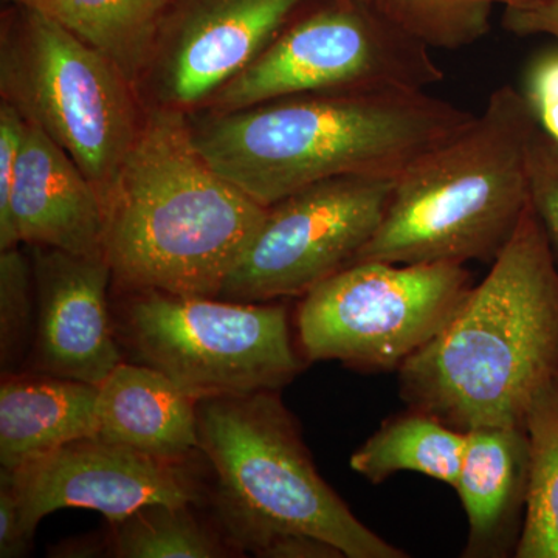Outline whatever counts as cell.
I'll use <instances>...</instances> for the list:
<instances>
[{"label":"cell","mask_w":558,"mask_h":558,"mask_svg":"<svg viewBox=\"0 0 558 558\" xmlns=\"http://www.w3.org/2000/svg\"><path fill=\"white\" fill-rule=\"evenodd\" d=\"M32 538L25 534L16 494L9 480L0 476V557H22Z\"/></svg>","instance_id":"cell-28"},{"label":"cell","mask_w":558,"mask_h":558,"mask_svg":"<svg viewBox=\"0 0 558 558\" xmlns=\"http://www.w3.org/2000/svg\"><path fill=\"white\" fill-rule=\"evenodd\" d=\"M193 505L143 506L112 524L110 550L119 558H220L223 539L191 510Z\"/></svg>","instance_id":"cell-21"},{"label":"cell","mask_w":558,"mask_h":558,"mask_svg":"<svg viewBox=\"0 0 558 558\" xmlns=\"http://www.w3.org/2000/svg\"><path fill=\"white\" fill-rule=\"evenodd\" d=\"M258 557L264 558H341V550L311 535L289 534L271 539Z\"/></svg>","instance_id":"cell-29"},{"label":"cell","mask_w":558,"mask_h":558,"mask_svg":"<svg viewBox=\"0 0 558 558\" xmlns=\"http://www.w3.org/2000/svg\"><path fill=\"white\" fill-rule=\"evenodd\" d=\"M366 2H369V0H366ZM371 3V2H369Z\"/></svg>","instance_id":"cell-31"},{"label":"cell","mask_w":558,"mask_h":558,"mask_svg":"<svg viewBox=\"0 0 558 558\" xmlns=\"http://www.w3.org/2000/svg\"><path fill=\"white\" fill-rule=\"evenodd\" d=\"M468 432L447 425L440 418L410 409L389 418L351 457V469L380 484L399 472H414L454 487Z\"/></svg>","instance_id":"cell-19"},{"label":"cell","mask_w":558,"mask_h":558,"mask_svg":"<svg viewBox=\"0 0 558 558\" xmlns=\"http://www.w3.org/2000/svg\"><path fill=\"white\" fill-rule=\"evenodd\" d=\"M3 31V101L57 142L102 201L142 128L132 81L109 58L38 11Z\"/></svg>","instance_id":"cell-6"},{"label":"cell","mask_w":558,"mask_h":558,"mask_svg":"<svg viewBox=\"0 0 558 558\" xmlns=\"http://www.w3.org/2000/svg\"><path fill=\"white\" fill-rule=\"evenodd\" d=\"M311 0H171L150 61L160 108L211 100Z\"/></svg>","instance_id":"cell-11"},{"label":"cell","mask_w":558,"mask_h":558,"mask_svg":"<svg viewBox=\"0 0 558 558\" xmlns=\"http://www.w3.org/2000/svg\"><path fill=\"white\" fill-rule=\"evenodd\" d=\"M27 120L3 101L0 105V250L14 248L11 238V196L14 180L20 167L22 145H24Z\"/></svg>","instance_id":"cell-25"},{"label":"cell","mask_w":558,"mask_h":558,"mask_svg":"<svg viewBox=\"0 0 558 558\" xmlns=\"http://www.w3.org/2000/svg\"><path fill=\"white\" fill-rule=\"evenodd\" d=\"M385 16L429 49L458 50L490 32L495 5L524 0H369Z\"/></svg>","instance_id":"cell-22"},{"label":"cell","mask_w":558,"mask_h":558,"mask_svg":"<svg viewBox=\"0 0 558 558\" xmlns=\"http://www.w3.org/2000/svg\"><path fill=\"white\" fill-rule=\"evenodd\" d=\"M432 49L366 0H330L290 22L213 95L215 112L344 89L427 90L444 80Z\"/></svg>","instance_id":"cell-8"},{"label":"cell","mask_w":558,"mask_h":558,"mask_svg":"<svg viewBox=\"0 0 558 558\" xmlns=\"http://www.w3.org/2000/svg\"><path fill=\"white\" fill-rule=\"evenodd\" d=\"M539 128L558 142V46L534 58L523 92Z\"/></svg>","instance_id":"cell-26"},{"label":"cell","mask_w":558,"mask_h":558,"mask_svg":"<svg viewBox=\"0 0 558 558\" xmlns=\"http://www.w3.org/2000/svg\"><path fill=\"white\" fill-rule=\"evenodd\" d=\"M537 126L523 92L498 87L464 131L396 179L379 229L354 263H494L529 207Z\"/></svg>","instance_id":"cell-4"},{"label":"cell","mask_w":558,"mask_h":558,"mask_svg":"<svg viewBox=\"0 0 558 558\" xmlns=\"http://www.w3.org/2000/svg\"><path fill=\"white\" fill-rule=\"evenodd\" d=\"M98 435V387L49 376L5 377L0 387V465L16 470Z\"/></svg>","instance_id":"cell-17"},{"label":"cell","mask_w":558,"mask_h":558,"mask_svg":"<svg viewBox=\"0 0 558 558\" xmlns=\"http://www.w3.org/2000/svg\"><path fill=\"white\" fill-rule=\"evenodd\" d=\"M130 292L121 339L193 399L279 391L303 369L282 304Z\"/></svg>","instance_id":"cell-7"},{"label":"cell","mask_w":558,"mask_h":558,"mask_svg":"<svg viewBox=\"0 0 558 558\" xmlns=\"http://www.w3.org/2000/svg\"><path fill=\"white\" fill-rule=\"evenodd\" d=\"M171 0H25L109 58L132 81L148 72Z\"/></svg>","instance_id":"cell-18"},{"label":"cell","mask_w":558,"mask_h":558,"mask_svg":"<svg viewBox=\"0 0 558 558\" xmlns=\"http://www.w3.org/2000/svg\"><path fill=\"white\" fill-rule=\"evenodd\" d=\"M11 238L78 256H106L100 191L64 149L27 121L11 196Z\"/></svg>","instance_id":"cell-14"},{"label":"cell","mask_w":558,"mask_h":558,"mask_svg":"<svg viewBox=\"0 0 558 558\" xmlns=\"http://www.w3.org/2000/svg\"><path fill=\"white\" fill-rule=\"evenodd\" d=\"M97 438L182 464L199 450L197 400L160 371L121 362L98 387Z\"/></svg>","instance_id":"cell-16"},{"label":"cell","mask_w":558,"mask_h":558,"mask_svg":"<svg viewBox=\"0 0 558 558\" xmlns=\"http://www.w3.org/2000/svg\"><path fill=\"white\" fill-rule=\"evenodd\" d=\"M199 450L216 473V515L236 548L258 557L281 535L330 543L347 558H403L319 476L278 391L197 400Z\"/></svg>","instance_id":"cell-5"},{"label":"cell","mask_w":558,"mask_h":558,"mask_svg":"<svg viewBox=\"0 0 558 558\" xmlns=\"http://www.w3.org/2000/svg\"><path fill=\"white\" fill-rule=\"evenodd\" d=\"M475 117L427 90L377 87L293 95L215 112L191 131L202 157L220 175L269 208L340 175L398 179Z\"/></svg>","instance_id":"cell-1"},{"label":"cell","mask_w":558,"mask_h":558,"mask_svg":"<svg viewBox=\"0 0 558 558\" xmlns=\"http://www.w3.org/2000/svg\"><path fill=\"white\" fill-rule=\"evenodd\" d=\"M529 481L519 558H558V373L529 403L523 421Z\"/></svg>","instance_id":"cell-20"},{"label":"cell","mask_w":558,"mask_h":558,"mask_svg":"<svg viewBox=\"0 0 558 558\" xmlns=\"http://www.w3.org/2000/svg\"><path fill=\"white\" fill-rule=\"evenodd\" d=\"M5 2L16 3V5L24 7L25 0H5Z\"/></svg>","instance_id":"cell-30"},{"label":"cell","mask_w":558,"mask_h":558,"mask_svg":"<svg viewBox=\"0 0 558 558\" xmlns=\"http://www.w3.org/2000/svg\"><path fill=\"white\" fill-rule=\"evenodd\" d=\"M9 480L25 534L33 538L40 520L57 510H97L116 523L143 506L194 505L201 495L180 464L161 461L100 438L70 442L16 470Z\"/></svg>","instance_id":"cell-12"},{"label":"cell","mask_w":558,"mask_h":558,"mask_svg":"<svg viewBox=\"0 0 558 558\" xmlns=\"http://www.w3.org/2000/svg\"><path fill=\"white\" fill-rule=\"evenodd\" d=\"M558 373V264L531 204L453 318L399 368L410 409L469 432L523 427Z\"/></svg>","instance_id":"cell-2"},{"label":"cell","mask_w":558,"mask_h":558,"mask_svg":"<svg viewBox=\"0 0 558 558\" xmlns=\"http://www.w3.org/2000/svg\"><path fill=\"white\" fill-rule=\"evenodd\" d=\"M32 259L38 299L36 368L100 387L123 362L108 310L113 278L108 259L43 245H33Z\"/></svg>","instance_id":"cell-13"},{"label":"cell","mask_w":558,"mask_h":558,"mask_svg":"<svg viewBox=\"0 0 558 558\" xmlns=\"http://www.w3.org/2000/svg\"><path fill=\"white\" fill-rule=\"evenodd\" d=\"M473 286L464 264H351L304 295L301 351L311 362L399 369L438 336Z\"/></svg>","instance_id":"cell-9"},{"label":"cell","mask_w":558,"mask_h":558,"mask_svg":"<svg viewBox=\"0 0 558 558\" xmlns=\"http://www.w3.org/2000/svg\"><path fill=\"white\" fill-rule=\"evenodd\" d=\"M501 25L515 36H550L558 43V0H526L506 5Z\"/></svg>","instance_id":"cell-27"},{"label":"cell","mask_w":558,"mask_h":558,"mask_svg":"<svg viewBox=\"0 0 558 558\" xmlns=\"http://www.w3.org/2000/svg\"><path fill=\"white\" fill-rule=\"evenodd\" d=\"M527 481L529 450L523 427L469 429L453 487L469 521L465 556L498 557L508 553L517 531L523 527Z\"/></svg>","instance_id":"cell-15"},{"label":"cell","mask_w":558,"mask_h":558,"mask_svg":"<svg viewBox=\"0 0 558 558\" xmlns=\"http://www.w3.org/2000/svg\"><path fill=\"white\" fill-rule=\"evenodd\" d=\"M105 255L128 290L219 299L267 216L202 157L182 110L146 117L105 196Z\"/></svg>","instance_id":"cell-3"},{"label":"cell","mask_w":558,"mask_h":558,"mask_svg":"<svg viewBox=\"0 0 558 558\" xmlns=\"http://www.w3.org/2000/svg\"><path fill=\"white\" fill-rule=\"evenodd\" d=\"M32 264L17 247L0 250V365L3 371L22 357L31 339Z\"/></svg>","instance_id":"cell-23"},{"label":"cell","mask_w":558,"mask_h":558,"mask_svg":"<svg viewBox=\"0 0 558 558\" xmlns=\"http://www.w3.org/2000/svg\"><path fill=\"white\" fill-rule=\"evenodd\" d=\"M529 204L558 264V142L537 126L527 154Z\"/></svg>","instance_id":"cell-24"},{"label":"cell","mask_w":558,"mask_h":558,"mask_svg":"<svg viewBox=\"0 0 558 558\" xmlns=\"http://www.w3.org/2000/svg\"><path fill=\"white\" fill-rule=\"evenodd\" d=\"M395 183L381 175H340L271 205L219 299L267 303L306 295L354 263L379 229Z\"/></svg>","instance_id":"cell-10"}]
</instances>
